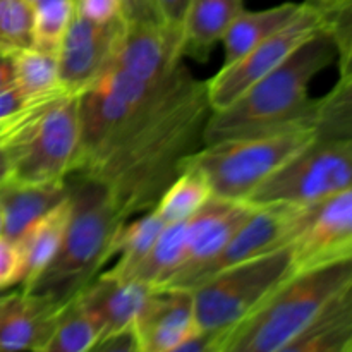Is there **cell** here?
Segmentation results:
<instances>
[{
	"label": "cell",
	"mask_w": 352,
	"mask_h": 352,
	"mask_svg": "<svg viewBox=\"0 0 352 352\" xmlns=\"http://www.w3.org/2000/svg\"><path fill=\"white\" fill-rule=\"evenodd\" d=\"M67 95V93H65ZM62 96V95H60ZM57 98V96H55ZM48 100L54 98H47V100H33L30 98L28 95H24L17 85L14 82L12 86L6 89H0V122L7 119H12V117L21 116L26 110L33 109V107L40 105V103L48 102Z\"/></svg>",
	"instance_id": "34"
},
{
	"label": "cell",
	"mask_w": 352,
	"mask_h": 352,
	"mask_svg": "<svg viewBox=\"0 0 352 352\" xmlns=\"http://www.w3.org/2000/svg\"><path fill=\"white\" fill-rule=\"evenodd\" d=\"M79 146V93H67L40 110L9 143L10 179L33 184L65 181Z\"/></svg>",
	"instance_id": "7"
},
{
	"label": "cell",
	"mask_w": 352,
	"mask_h": 352,
	"mask_svg": "<svg viewBox=\"0 0 352 352\" xmlns=\"http://www.w3.org/2000/svg\"><path fill=\"white\" fill-rule=\"evenodd\" d=\"M54 100H48V102L40 103V105L33 107V109L26 110L24 113H21V116L17 117H12V119L2 120V122H0V146H2V144H9L10 141L16 140V138L21 134V131H23L24 127H26L28 124H30L31 120L40 113V110H43L45 107H47L50 102H54Z\"/></svg>",
	"instance_id": "35"
},
{
	"label": "cell",
	"mask_w": 352,
	"mask_h": 352,
	"mask_svg": "<svg viewBox=\"0 0 352 352\" xmlns=\"http://www.w3.org/2000/svg\"><path fill=\"white\" fill-rule=\"evenodd\" d=\"M308 6H311L313 9H316L318 12H327V10H330L332 7H336L337 3H340L342 0H305Z\"/></svg>",
	"instance_id": "40"
},
{
	"label": "cell",
	"mask_w": 352,
	"mask_h": 352,
	"mask_svg": "<svg viewBox=\"0 0 352 352\" xmlns=\"http://www.w3.org/2000/svg\"><path fill=\"white\" fill-rule=\"evenodd\" d=\"M212 196V188L199 170L186 167L175 177L155 205V212L165 223L186 222L191 219Z\"/></svg>",
	"instance_id": "25"
},
{
	"label": "cell",
	"mask_w": 352,
	"mask_h": 352,
	"mask_svg": "<svg viewBox=\"0 0 352 352\" xmlns=\"http://www.w3.org/2000/svg\"><path fill=\"white\" fill-rule=\"evenodd\" d=\"M302 208L305 205H292V203H270V205L254 206L251 215L227 243L222 253L203 272L198 285L217 272L226 270L232 265L265 256L289 246L292 236L298 230Z\"/></svg>",
	"instance_id": "13"
},
{
	"label": "cell",
	"mask_w": 352,
	"mask_h": 352,
	"mask_svg": "<svg viewBox=\"0 0 352 352\" xmlns=\"http://www.w3.org/2000/svg\"><path fill=\"white\" fill-rule=\"evenodd\" d=\"M71 219L60 250L28 292L58 305L82 291L113 258V241L126 222L100 182L81 174L65 177Z\"/></svg>",
	"instance_id": "3"
},
{
	"label": "cell",
	"mask_w": 352,
	"mask_h": 352,
	"mask_svg": "<svg viewBox=\"0 0 352 352\" xmlns=\"http://www.w3.org/2000/svg\"><path fill=\"white\" fill-rule=\"evenodd\" d=\"M71 219V199L67 198L45 213L17 241L23 258V280L21 289L30 291L45 268L50 265L67 230Z\"/></svg>",
	"instance_id": "19"
},
{
	"label": "cell",
	"mask_w": 352,
	"mask_h": 352,
	"mask_svg": "<svg viewBox=\"0 0 352 352\" xmlns=\"http://www.w3.org/2000/svg\"><path fill=\"white\" fill-rule=\"evenodd\" d=\"M16 82L14 72V54L0 50V89H6Z\"/></svg>",
	"instance_id": "38"
},
{
	"label": "cell",
	"mask_w": 352,
	"mask_h": 352,
	"mask_svg": "<svg viewBox=\"0 0 352 352\" xmlns=\"http://www.w3.org/2000/svg\"><path fill=\"white\" fill-rule=\"evenodd\" d=\"M322 30V12L305 2L301 12L287 26L258 43L237 60L222 65V69L206 81V91L212 109L222 110L229 107L250 86L270 74L301 45H305L309 38L318 34Z\"/></svg>",
	"instance_id": "9"
},
{
	"label": "cell",
	"mask_w": 352,
	"mask_h": 352,
	"mask_svg": "<svg viewBox=\"0 0 352 352\" xmlns=\"http://www.w3.org/2000/svg\"><path fill=\"white\" fill-rule=\"evenodd\" d=\"M34 7L28 0H0V50L16 52L31 47Z\"/></svg>",
	"instance_id": "29"
},
{
	"label": "cell",
	"mask_w": 352,
	"mask_h": 352,
	"mask_svg": "<svg viewBox=\"0 0 352 352\" xmlns=\"http://www.w3.org/2000/svg\"><path fill=\"white\" fill-rule=\"evenodd\" d=\"M333 60L336 48L323 28L229 107L212 110L203 144L313 127L316 98L309 96V85Z\"/></svg>",
	"instance_id": "2"
},
{
	"label": "cell",
	"mask_w": 352,
	"mask_h": 352,
	"mask_svg": "<svg viewBox=\"0 0 352 352\" xmlns=\"http://www.w3.org/2000/svg\"><path fill=\"white\" fill-rule=\"evenodd\" d=\"M243 10V0H191L182 30V57L208 60L213 47Z\"/></svg>",
	"instance_id": "18"
},
{
	"label": "cell",
	"mask_w": 352,
	"mask_h": 352,
	"mask_svg": "<svg viewBox=\"0 0 352 352\" xmlns=\"http://www.w3.org/2000/svg\"><path fill=\"white\" fill-rule=\"evenodd\" d=\"M352 188V140L315 138L265 179L246 201L309 205Z\"/></svg>",
	"instance_id": "8"
},
{
	"label": "cell",
	"mask_w": 352,
	"mask_h": 352,
	"mask_svg": "<svg viewBox=\"0 0 352 352\" xmlns=\"http://www.w3.org/2000/svg\"><path fill=\"white\" fill-rule=\"evenodd\" d=\"M122 17L126 23H158L151 0H122Z\"/></svg>",
	"instance_id": "37"
},
{
	"label": "cell",
	"mask_w": 352,
	"mask_h": 352,
	"mask_svg": "<svg viewBox=\"0 0 352 352\" xmlns=\"http://www.w3.org/2000/svg\"><path fill=\"white\" fill-rule=\"evenodd\" d=\"M186 222L165 223L160 236L136 268L131 280L143 282L150 287H160L170 278L184 258Z\"/></svg>",
	"instance_id": "24"
},
{
	"label": "cell",
	"mask_w": 352,
	"mask_h": 352,
	"mask_svg": "<svg viewBox=\"0 0 352 352\" xmlns=\"http://www.w3.org/2000/svg\"><path fill=\"white\" fill-rule=\"evenodd\" d=\"M122 30L124 17L110 23H95L78 12L72 14L57 54L58 78L65 91H85L105 71Z\"/></svg>",
	"instance_id": "12"
},
{
	"label": "cell",
	"mask_w": 352,
	"mask_h": 352,
	"mask_svg": "<svg viewBox=\"0 0 352 352\" xmlns=\"http://www.w3.org/2000/svg\"><path fill=\"white\" fill-rule=\"evenodd\" d=\"M140 352H177L198 330L189 289L153 287L133 322Z\"/></svg>",
	"instance_id": "14"
},
{
	"label": "cell",
	"mask_w": 352,
	"mask_h": 352,
	"mask_svg": "<svg viewBox=\"0 0 352 352\" xmlns=\"http://www.w3.org/2000/svg\"><path fill=\"white\" fill-rule=\"evenodd\" d=\"M352 351V280L337 292L315 322L287 346L285 352Z\"/></svg>",
	"instance_id": "20"
},
{
	"label": "cell",
	"mask_w": 352,
	"mask_h": 352,
	"mask_svg": "<svg viewBox=\"0 0 352 352\" xmlns=\"http://www.w3.org/2000/svg\"><path fill=\"white\" fill-rule=\"evenodd\" d=\"M16 85L33 100H47L65 95L58 78V58L55 54L30 47L14 54Z\"/></svg>",
	"instance_id": "23"
},
{
	"label": "cell",
	"mask_w": 352,
	"mask_h": 352,
	"mask_svg": "<svg viewBox=\"0 0 352 352\" xmlns=\"http://www.w3.org/2000/svg\"><path fill=\"white\" fill-rule=\"evenodd\" d=\"M313 129L322 140H352V76L316 98Z\"/></svg>",
	"instance_id": "27"
},
{
	"label": "cell",
	"mask_w": 352,
	"mask_h": 352,
	"mask_svg": "<svg viewBox=\"0 0 352 352\" xmlns=\"http://www.w3.org/2000/svg\"><path fill=\"white\" fill-rule=\"evenodd\" d=\"M67 196L69 189L65 181L33 184L9 177L0 184V206L3 213L2 236L17 243L36 220Z\"/></svg>",
	"instance_id": "17"
},
{
	"label": "cell",
	"mask_w": 352,
	"mask_h": 352,
	"mask_svg": "<svg viewBox=\"0 0 352 352\" xmlns=\"http://www.w3.org/2000/svg\"><path fill=\"white\" fill-rule=\"evenodd\" d=\"M10 170H12V158H10L9 144H2L0 146V184L10 177Z\"/></svg>",
	"instance_id": "39"
},
{
	"label": "cell",
	"mask_w": 352,
	"mask_h": 352,
	"mask_svg": "<svg viewBox=\"0 0 352 352\" xmlns=\"http://www.w3.org/2000/svg\"><path fill=\"white\" fill-rule=\"evenodd\" d=\"M352 280V260L296 272L227 330L217 352H285Z\"/></svg>",
	"instance_id": "4"
},
{
	"label": "cell",
	"mask_w": 352,
	"mask_h": 352,
	"mask_svg": "<svg viewBox=\"0 0 352 352\" xmlns=\"http://www.w3.org/2000/svg\"><path fill=\"white\" fill-rule=\"evenodd\" d=\"M253 210L254 206L248 201L210 196L208 201L186 222L184 258L160 287L192 291L203 272L222 253Z\"/></svg>",
	"instance_id": "11"
},
{
	"label": "cell",
	"mask_w": 352,
	"mask_h": 352,
	"mask_svg": "<svg viewBox=\"0 0 352 352\" xmlns=\"http://www.w3.org/2000/svg\"><path fill=\"white\" fill-rule=\"evenodd\" d=\"M74 14V0H43L34 6L33 41L36 50L58 54Z\"/></svg>",
	"instance_id": "28"
},
{
	"label": "cell",
	"mask_w": 352,
	"mask_h": 352,
	"mask_svg": "<svg viewBox=\"0 0 352 352\" xmlns=\"http://www.w3.org/2000/svg\"><path fill=\"white\" fill-rule=\"evenodd\" d=\"M100 340V327L81 299L74 296L58 313L52 339L45 352H88Z\"/></svg>",
	"instance_id": "26"
},
{
	"label": "cell",
	"mask_w": 352,
	"mask_h": 352,
	"mask_svg": "<svg viewBox=\"0 0 352 352\" xmlns=\"http://www.w3.org/2000/svg\"><path fill=\"white\" fill-rule=\"evenodd\" d=\"M212 110L206 81L184 67L98 158L74 174L100 182L126 220L150 212L184 170L186 160L203 146Z\"/></svg>",
	"instance_id": "1"
},
{
	"label": "cell",
	"mask_w": 352,
	"mask_h": 352,
	"mask_svg": "<svg viewBox=\"0 0 352 352\" xmlns=\"http://www.w3.org/2000/svg\"><path fill=\"white\" fill-rule=\"evenodd\" d=\"M302 7L305 2H285L263 10L244 9L230 23L222 38L223 65L237 60L258 43L287 26L301 12Z\"/></svg>",
	"instance_id": "21"
},
{
	"label": "cell",
	"mask_w": 352,
	"mask_h": 352,
	"mask_svg": "<svg viewBox=\"0 0 352 352\" xmlns=\"http://www.w3.org/2000/svg\"><path fill=\"white\" fill-rule=\"evenodd\" d=\"M98 352H140L138 347L136 336H134L133 327L129 329L119 330V332H113L110 336L103 337L96 342L95 349Z\"/></svg>",
	"instance_id": "36"
},
{
	"label": "cell",
	"mask_w": 352,
	"mask_h": 352,
	"mask_svg": "<svg viewBox=\"0 0 352 352\" xmlns=\"http://www.w3.org/2000/svg\"><path fill=\"white\" fill-rule=\"evenodd\" d=\"M323 28L336 48L339 79L352 76V0H342L322 14Z\"/></svg>",
	"instance_id": "30"
},
{
	"label": "cell",
	"mask_w": 352,
	"mask_h": 352,
	"mask_svg": "<svg viewBox=\"0 0 352 352\" xmlns=\"http://www.w3.org/2000/svg\"><path fill=\"white\" fill-rule=\"evenodd\" d=\"M23 280V258L17 243L0 236V291L21 284Z\"/></svg>",
	"instance_id": "32"
},
{
	"label": "cell",
	"mask_w": 352,
	"mask_h": 352,
	"mask_svg": "<svg viewBox=\"0 0 352 352\" xmlns=\"http://www.w3.org/2000/svg\"><path fill=\"white\" fill-rule=\"evenodd\" d=\"M62 306L24 289L0 296V351L45 352Z\"/></svg>",
	"instance_id": "15"
},
{
	"label": "cell",
	"mask_w": 352,
	"mask_h": 352,
	"mask_svg": "<svg viewBox=\"0 0 352 352\" xmlns=\"http://www.w3.org/2000/svg\"><path fill=\"white\" fill-rule=\"evenodd\" d=\"M74 12L95 23H110L122 17V0H74Z\"/></svg>",
	"instance_id": "33"
},
{
	"label": "cell",
	"mask_w": 352,
	"mask_h": 352,
	"mask_svg": "<svg viewBox=\"0 0 352 352\" xmlns=\"http://www.w3.org/2000/svg\"><path fill=\"white\" fill-rule=\"evenodd\" d=\"M313 140V127H296L263 136L203 144L186 160L184 168L192 167L201 172L213 196L246 201L265 179Z\"/></svg>",
	"instance_id": "5"
},
{
	"label": "cell",
	"mask_w": 352,
	"mask_h": 352,
	"mask_svg": "<svg viewBox=\"0 0 352 352\" xmlns=\"http://www.w3.org/2000/svg\"><path fill=\"white\" fill-rule=\"evenodd\" d=\"M153 287L136 280H117L102 272L78 296L100 327V339L133 327Z\"/></svg>",
	"instance_id": "16"
},
{
	"label": "cell",
	"mask_w": 352,
	"mask_h": 352,
	"mask_svg": "<svg viewBox=\"0 0 352 352\" xmlns=\"http://www.w3.org/2000/svg\"><path fill=\"white\" fill-rule=\"evenodd\" d=\"M164 227L165 222L155 212V208L136 215L133 222L126 220L113 241V258L117 256L116 265L103 274L117 280H131Z\"/></svg>",
	"instance_id": "22"
},
{
	"label": "cell",
	"mask_w": 352,
	"mask_h": 352,
	"mask_svg": "<svg viewBox=\"0 0 352 352\" xmlns=\"http://www.w3.org/2000/svg\"><path fill=\"white\" fill-rule=\"evenodd\" d=\"M351 352H352V351H351Z\"/></svg>",
	"instance_id": "42"
},
{
	"label": "cell",
	"mask_w": 352,
	"mask_h": 352,
	"mask_svg": "<svg viewBox=\"0 0 352 352\" xmlns=\"http://www.w3.org/2000/svg\"><path fill=\"white\" fill-rule=\"evenodd\" d=\"M151 2L162 28L179 43H182V30L191 0H151Z\"/></svg>",
	"instance_id": "31"
},
{
	"label": "cell",
	"mask_w": 352,
	"mask_h": 352,
	"mask_svg": "<svg viewBox=\"0 0 352 352\" xmlns=\"http://www.w3.org/2000/svg\"><path fill=\"white\" fill-rule=\"evenodd\" d=\"M292 274L289 246L217 272L192 289L196 323L222 337Z\"/></svg>",
	"instance_id": "6"
},
{
	"label": "cell",
	"mask_w": 352,
	"mask_h": 352,
	"mask_svg": "<svg viewBox=\"0 0 352 352\" xmlns=\"http://www.w3.org/2000/svg\"><path fill=\"white\" fill-rule=\"evenodd\" d=\"M2 229H3V213H2V206H0V236H2Z\"/></svg>",
	"instance_id": "41"
},
{
	"label": "cell",
	"mask_w": 352,
	"mask_h": 352,
	"mask_svg": "<svg viewBox=\"0 0 352 352\" xmlns=\"http://www.w3.org/2000/svg\"><path fill=\"white\" fill-rule=\"evenodd\" d=\"M289 250L294 274L352 260V188L305 205Z\"/></svg>",
	"instance_id": "10"
}]
</instances>
